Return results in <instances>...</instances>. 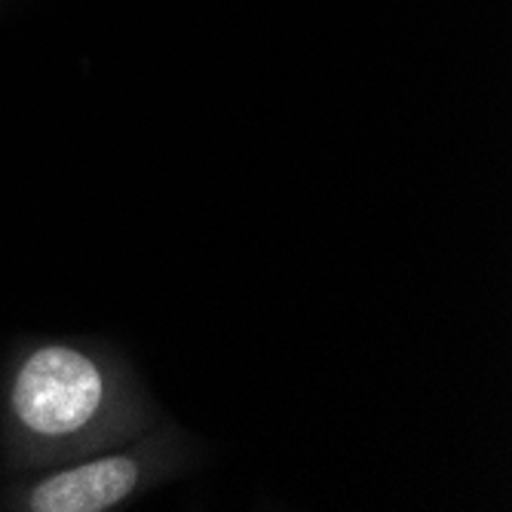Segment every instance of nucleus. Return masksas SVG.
Segmentation results:
<instances>
[{"label":"nucleus","instance_id":"1","mask_svg":"<svg viewBox=\"0 0 512 512\" xmlns=\"http://www.w3.org/2000/svg\"><path fill=\"white\" fill-rule=\"evenodd\" d=\"M102 402L96 365L77 350L43 347L25 359L13 381V411L40 436H65L80 430Z\"/></svg>","mask_w":512,"mask_h":512},{"label":"nucleus","instance_id":"2","mask_svg":"<svg viewBox=\"0 0 512 512\" xmlns=\"http://www.w3.org/2000/svg\"><path fill=\"white\" fill-rule=\"evenodd\" d=\"M135 485V463L126 457L96 460L86 467L43 479L28 494L34 512H99L123 500Z\"/></svg>","mask_w":512,"mask_h":512}]
</instances>
